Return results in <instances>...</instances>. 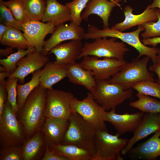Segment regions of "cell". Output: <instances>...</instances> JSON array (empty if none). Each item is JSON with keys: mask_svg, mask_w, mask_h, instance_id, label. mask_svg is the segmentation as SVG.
<instances>
[{"mask_svg": "<svg viewBox=\"0 0 160 160\" xmlns=\"http://www.w3.org/2000/svg\"><path fill=\"white\" fill-rule=\"evenodd\" d=\"M138 99L131 102L129 105L144 113L157 114L160 113V102L148 95L137 93Z\"/></svg>", "mask_w": 160, "mask_h": 160, "instance_id": "cell-29", "label": "cell"}, {"mask_svg": "<svg viewBox=\"0 0 160 160\" xmlns=\"http://www.w3.org/2000/svg\"><path fill=\"white\" fill-rule=\"evenodd\" d=\"M132 88L125 90L120 85L109 82L108 80H96L94 88L90 91L95 100L105 111L116 107L132 97Z\"/></svg>", "mask_w": 160, "mask_h": 160, "instance_id": "cell-5", "label": "cell"}, {"mask_svg": "<svg viewBox=\"0 0 160 160\" xmlns=\"http://www.w3.org/2000/svg\"><path fill=\"white\" fill-rule=\"evenodd\" d=\"M28 20H42L46 3L45 0H22Z\"/></svg>", "mask_w": 160, "mask_h": 160, "instance_id": "cell-30", "label": "cell"}, {"mask_svg": "<svg viewBox=\"0 0 160 160\" xmlns=\"http://www.w3.org/2000/svg\"><path fill=\"white\" fill-rule=\"evenodd\" d=\"M1 22L7 26H11L22 31V24L14 18L10 10L5 4L3 0H0Z\"/></svg>", "mask_w": 160, "mask_h": 160, "instance_id": "cell-38", "label": "cell"}, {"mask_svg": "<svg viewBox=\"0 0 160 160\" xmlns=\"http://www.w3.org/2000/svg\"><path fill=\"white\" fill-rule=\"evenodd\" d=\"M6 82L5 79L0 81V117L2 114L4 104L7 99Z\"/></svg>", "mask_w": 160, "mask_h": 160, "instance_id": "cell-39", "label": "cell"}, {"mask_svg": "<svg viewBox=\"0 0 160 160\" xmlns=\"http://www.w3.org/2000/svg\"><path fill=\"white\" fill-rule=\"evenodd\" d=\"M158 115V117H159V120H160V114H159V115Z\"/></svg>", "mask_w": 160, "mask_h": 160, "instance_id": "cell-49", "label": "cell"}, {"mask_svg": "<svg viewBox=\"0 0 160 160\" xmlns=\"http://www.w3.org/2000/svg\"><path fill=\"white\" fill-rule=\"evenodd\" d=\"M66 66L67 77L70 83L83 86L89 91L94 88L96 79L91 71L84 69L80 63L76 61Z\"/></svg>", "mask_w": 160, "mask_h": 160, "instance_id": "cell-23", "label": "cell"}, {"mask_svg": "<svg viewBox=\"0 0 160 160\" xmlns=\"http://www.w3.org/2000/svg\"><path fill=\"white\" fill-rule=\"evenodd\" d=\"M25 139L24 127L7 99L0 117V146L20 145Z\"/></svg>", "mask_w": 160, "mask_h": 160, "instance_id": "cell-8", "label": "cell"}, {"mask_svg": "<svg viewBox=\"0 0 160 160\" xmlns=\"http://www.w3.org/2000/svg\"><path fill=\"white\" fill-rule=\"evenodd\" d=\"M46 7L42 21L50 22L55 26L71 20L69 8L57 0H46Z\"/></svg>", "mask_w": 160, "mask_h": 160, "instance_id": "cell-25", "label": "cell"}, {"mask_svg": "<svg viewBox=\"0 0 160 160\" xmlns=\"http://www.w3.org/2000/svg\"><path fill=\"white\" fill-rule=\"evenodd\" d=\"M71 108L72 113L79 114L96 129H107L104 119L105 111L95 100L90 92L81 100L74 97Z\"/></svg>", "mask_w": 160, "mask_h": 160, "instance_id": "cell-9", "label": "cell"}, {"mask_svg": "<svg viewBox=\"0 0 160 160\" xmlns=\"http://www.w3.org/2000/svg\"><path fill=\"white\" fill-rule=\"evenodd\" d=\"M136 30L129 32H124L109 27L99 29L92 25H89L84 38L86 39H95L104 37H114L120 39L134 48L138 52L137 58L143 56L149 57L153 63H156L157 54L159 48L156 47H150L144 45L140 41L139 35L144 31V28L141 25L138 26Z\"/></svg>", "mask_w": 160, "mask_h": 160, "instance_id": "cell-2", "label": "cell"}, {"mask_svg": "<svg viewBox=\"0 0 160 160\" xmlns=\"http://www.w3.org/2000/svg\"><path fill=\"white\" fill-rule=\"evenodd\" d=\"M116 109L105 111L104 115L105 121L111 124L116 130L119 137L127 132L135 130L140 123L144 113L141 112L132 114L126 113L122 114L116 113Z\"/></svg>", "mask_w": 160, "mask_h": 160, "instance_id": "cell-15", "label": "cell"}, {"mask_svg": "<svg viewBox=\"0 0 160 160\" xmlns=\"http://www.w3.org/2000/svg\"><path fill=\"white\" fill-rule=\"evenodd\" d=\"M36 50L35 48L31 46L29 47L26 49H18L17 52L10 54L7 58L0 59V64L5 68L6 71L11 74L16 70L17 63L20 59Z\"/></svg>", "mask_w": 160, "mask_h": 160, "instance_id": "cell-31", "label": "cell"}, {"mask_svg": "<svg viewBox=\"0 0 160 160\" xmlns=\"http://www.w3.org/2000/svg\"><path fill=\"white\" fill-rule=\"evenodd\" d=\"M46 147L44 136L40 130H38L32 137L23 141L22 146L23 160H42Z\"/></svg>", "mask_w": 160, "mask_h": 160, "instance_id": "cell-22", "label": "cell"}, {"mask_svg": "<svg viewBox=\"0 0 160 160\" xmlns=\"http://www.w3.org/2000/svg\"><path fill=\"white\" fill-rule=\"evenodd\" d=\"M49 148L51 151L69 160H92L93 156L88 150L73 144L50 145Z\"/></svg>", "mask_w": 160, "mask_h": 160, "instance_id": "cell-26", "label": "cell"}, {"mask_svg": "<svg viewBox=\"0 0 160 160\" xmlns=\"http://www.w3.org/2000/svg\"><path fill=\"white\" fill-rule=\"evenodd\" d=\"M22 144L1 147L0 160H23Z\"/></svg>", "mask_w": 160, "mask_h": 160, "instance_id": "cell-36", "label": "cell"}, {"mask_svg": "<svg viewBox=\"0 0 160 160\" xmlns=\"http://www.w3.org/2000/svg\"><path fill=\"white\" fill-rule=\"evenodd\" d=\"M133 11V9L131 6H126L123 11L124 20L115 24L111 28L123 32L134 26L141 25L149 22L157 21L158 20L156 8H150L149 5L140 14L134 15L132 12Z\"/></svg>", "mask_w": 160, "mask_h": 160, "instance_id": "cell-17", "label": "cell"}, {"mask_svg": "<svg viewBox=\"0 0 160 160\" xmlns=\"http://www.w3.org/2000/svg\"><path fill=\"white\" fill-rule=\"evenodd\" d=\"M49 57L42 52L36 50L20 59L17 62V67L8 78L16 77L19 83L25 82V77L31 73L41 69L49 62Z\"/></svg>", "mask_w": 160, "mask_h": 160, "instance_id": "cell-14", "label": "cell"}, {"mask_svg": "<svg viewBox=\"0 0 160 160\" xmlns=\"http://www.w3.org/2000/svg\"><path fill=\"white\" fill-rule=\"evenodd\" d=\"M110 134L107 129H96L95 152L92 160H123L120 153L129 140Z\"/></svg>", "mask_w": 160, "mask_h": 160, "instance_id": "cell-7", "label": "cell"}, {"mask_svg": "<svg viewBox=\"0 0 160 160\" xmlns=\"http://www.w3.org/2000/svg\"><path fill=\"white\" fill-rule=\"evenodd\" d=\"M89 0H73L65 4L70 10L71 21L77 25L80 26L83 20L81 18L82 12L84 9Z\"/></svg>", "mask_w": 160, "mask_h": 160, "instance_id": "cell-33", "label": "cell"}, {"mask_svg": "<svg viewBox=\"0 0 160 160\" xmlns=\"http://www.w3.org/2000/svg\"><path fill=\"white\" fill-rule=\"evenodd\" d=\"M4 3L18 22L22 24L28 20L25 14V8L22 0H9L4 1Z\"/></svg>", "mask_w": 160, "mask_h": 160, "instance_id": "cell-34", "label": "cell"}, {"mask_svg": "<svg viewBox=\"0 0 160 160\" xmlns=\"http://www.w3.org/2000/svg\"><path fill=\"white\" fill-rule=\"evenodd\" d=\"M150 58L145 56L140 59L137 57L124 65L121 70L108 81L117 84L127 90L132 88L136 84L145 80L155 81L154 75L147 68Z\"/></svg>", "mask_w": 160, "mask_h": 160, "instance_id": "cell-4", "label": "cell"}, {"mask_svg": "<svg viewBox=\"0 0 160 160\" xmlns=\"http://www.w3.org/2000/svg\"><path fill=\"white\" fill-rule=\"evenodd\" d=\"M18 81L19 79L16 77L8 78L6 83L7 99L11 105L12 110L16 115L19 111L17 103V89Z\"/></svg>", "mask_w": 160, "mask_h": 160, "instance_id": "cell-35", "label": "cell"}, {"mask_svg": "<svg viewBox=\"0 0 160 160\" xmlns=\"http://www.w3.org/2000/svg\"><path fill=\"white\" fill-rule=\"evenodd\" d=\"M22 31L30 46L42 52L45 41L48 34L52 33L55 26L51 22L44 23L35 20H28L22 24Z\"/></svg>", "mask_w": 160, "mask_h": 160, "instance_id": "cell-12", "label": "cell"}, {"mask_svg": "<svg viewBox=\"0 0 160 160\" xmlns=\"http://www.w3.org/2000/svg\"><path fill=\"white\" fill-rule=\"evenodd\" d=\"M74 97L71 92L53 89H47L46 118L68 119L72 113L71 103Z\"/></svg>", "mask_w": 160, "mask_h": 160, "instance_id": "cell-10", "label": "cell"}, {"mask_svg": "<svg viewBox=\"0 0 160 160\" xmlns=\"http://www.w3.org/2000/svg\"><path fill=\"white\" fill-rule=\"evenodd\" d=\"M129 50L124 42L117 41L115 38L108 39L106 37H99L92 42L85 41L77 59L85 56H91L100 58H113L124 60L125 55Z\"/></svg>", "mask_w": 160, "mask_h": 160, "instance_id": "cell-6", "label": "cell"}, {"mask_svg": "<svg viewBox=\"0 0 160 160\" xmlns=\"http://www.w3.org/2000/svg\"><path fill=\"white\" fill-rule=\"evenodd\" d=\"M123 0H90L81 14L83 20H87L91 14L99 16L103 20L104 28L109 27V19L114 7L120 6Z\"/></svg>", "mask_w": 160, "mask_h": 160, "instance_id": "cell-18", "label": "cell"}, {"mask_svg": "<svg viewBox=\"0 0 160 160\" xmlns=\"http://www.w3.org/2000/svg\"><path fill=\"white\" fill-rule=\"evenodd\" d=\"M41 70L32 73L31 79L28 82L23 84H17V103L19 110L23 106L30 94L36 87L40 85Z\"/></svg>", "mask_w": 160, "mask_h": 160, "instance_id": "cell-28", "label": "cell"}, {"mask_svg": "<svg viewBox=\"0 0 160 160\" xmlns=\"http://www.w3.org/2000/svg\"><path fill=\"white\" fill-rule=\"evenodd\" d=\"M156 63L160 66V48L159 49L158 53L157 54Z\"/></svg>", "mask_w": 160, "mask_h": 160, "instance_id": "cell-47", "label": "cell"}, {"mask_svg": "<svg viewBox=\"0 0 160 160\" xmlns=\"http://www.w3.org/2000/svg\"><path fill=\"white\" fill-rule=\"evenodd\" d=\"M0 42L2 45L12 49H26L30 46L20 30L11 26H7V31Z\"/></svg>", "mask_w": 160, "mask_h": 160, "instance_id": "cell-27", "label": "cell"}, {"mask_svg": "<svg viewBox=\"0 0 160 160\" xmlns=\"http://www.w3.org/2000/svg\"><path fill=\"white\" fill-rule=\"evenodd\" d=\"M69 120L56 118H46L40 130L44 134L46 144H60L69 124Z\"/></svg>", "mask_w": 160, "mask_h": 160, "instance_id": "cell-21", "label": "cell"}, {"mask_svg": "<svg viewBox=\"0 0 160 160\" xmlns=\"http://www.w3.org/2000/svg\"><path fill=\"white\" fill-rule=\"evenodd\" d=\"M81 40H73L68 42L60 43L52 48L48 54L55 56L54 63L66 65L76 61L81 54L83 47Z\"/></svg>", "mask_w": 160, "mask_h": 160, "instance_id": "cell-19", "label": "cell"}, {"mask_svg": "<svg viewBox=\"0 0 160 160\" xmlns=\"http://www.w3.org/2000/svg\"><path fill=\"white\" fill-rule=\"evenodd\" d=\"M7 26L4 24L0 23V41H1L5 34L7 29Z\"/></svg>", "mask_w": 160, "mask_h": 160, "instance_id": "cell-44", "label": "cell"}, {"mask_svg": "<svg viewBox=\"0 0 160 160\" xmlns=\"http://www.w3.org/2000/svg\"><path fill=\"white\" fill-rule=\"evenodd\" d=\"M5 68L3 66H0V71L1 72H4L6 71Z\"/></svg>", "mask_w": 160, "mask_h": 160, "instance_id": "cell-48", "label": "cell"}, {"mask_svg": "<svg viewBox=\"0 0 160 160\" xmlns=\"http://www.w3.org/2000/svg\"><path fill=\"white\" fill-rule=\"evenodd\" d=\"M141 41L145 45H151L153 47H156L158 44H160V37L143 39Z\"/></svg>", "mask_w": 160, "mask_h": 160, "instance_id": "cell-41", "label": "cell"}, {"mask_svg": "<svg viewBox=\"0 0 160 160\" xmlns=\"http://www.w3.org/2000/svg\"><path fill=\"white\" fill-rule=\"evenodd\" d=\"M12 48L8 47L5 49H0V57H7L12 53L13 52Z\"/></svg>", "mask_w": 160, "mask_h": 160, "instance_id": "cell-43", "label": "cell"}, {"mask_svg": "<svg viewBox=\"0 0 160 160\" xmlns=\"http://www.w3.org/2000/svg\"><path fill=\"white\" fill-rule=\"evenodd\" d=\"M81 62L85 69L91 71L96 80H108L119 72L127 63L113 58H100L94 56L83 57Z\"/></svg>", "mask_w": 160, "mask_h": 160, "instance_id": "cell-11", "label": "cell"}, {"mask_svg": "<svg viewBox=\"0 0 160 160\" xmlns=\"http://www.w3.org/2000/svg\"><path fill=\"white\" fill-rule=\"evenodd\" d=\"M85 33L82 27L77 25L71 21L68 25L63 23L56 26L50 37L45 41L42 52L47 55L52 48L65 41L82 40Z\"/></svg>", "mask_w": 160, "mask_h": 160, "instance_id": "cell-13", "label": "cell"}, {"mask_svg": "<svg viewBox=\"0 0 160 160\" xmlns=\"http://www.w3.org/2000/svg\"><path fill=\"white\" fill-rule=\"evenodd\" d=\"M160 130V121L158 115L156 114L144 113L143 119L135 130L133 136L121 151L125 155L138 141L153 133Z\"/></svg>", "mask_w": 160, "mask_h": 160, "instance_id": "cell-16", "label": "cell"}, {"mask_svg": "<svg viewBox=\"0 0 160 160\" xmlns=\"http://www.w3.org/2000/svg\"><path fill=\"white\" fill-rule=\"evenodd\" d=\"M160 130L147 141L136 147L132 148L128 152V157L132 159L152 160L160 156Z\"/></svg>", "mask_w": 160, "mask_h": 160, "instance_id": "cell-20", "label": "cell"}, {"mask_svg": "<svg viewBox=\"0 0 160 160\" xmlns=\"http://www.w3.org/2000/svg\"><path fill=\"white\" fill-rule=\"evenodd\" d=\"M10 74L7 71L1 72L0 73V81L5 80L6 77H9Z\"/></svg>", "mask_w": 160, "mask_h": 160, "instance_id": "cell-46", "label": "cell"}, {"mask_svg": "<svg viewBox=\"0 0 160 160\" xmlns=\"http://www.w3.org/2000/svg\"><path fill=\"white\" fill-rule=\"evenodd\" d=\"M132 88L138 93L160 99V84L151 80L143 81L134 85Z\"/></svg>", "mask_w": 160, "mask_h": 160, "instance_id": "cell-32", "label": "cell"}, {"mask_svg": "<svg viewBox=\"0 0 160 160\" xmlns=\"http://www.w3.org/2000/svg\"><path fill=\"white\" fill-rule=\"evenodd\" d=\"M156 12L158 17V20L156 22H149L142 25L144 28V31L141 34L143 39L160 36V9L156 8Z\"/></svg>", "mask_w": 160, "mask_h": 160, "instance_id": "cell-37", "label": "cell"}, {"mask_svg": "<svg viewBox=\"0 0 160 160\" xmlns=\"http://www.w3.org/2000/svg\"><path fill=\"white\" fill-rule=\"evenodd\" d=\"M67 76L66 65L48 62L41 70L40 85L46 89H52L53 85Z\"/></svg>", "mask_w": 160, "mask_h": 160, "instance_id": "cell-24", "label": "cell"}, {"mask_svg": "<svg viewBox=\"0 0 160 160\" xmlns=\"http://www.w3.org/2000/svg\"><path fill=\"white\" fill-rule=\"evenodd\" d=\"M42 160H69L65 157L60 156L54 151H51L46 144V150Z\"/></svg>", "mask_w": 160, "mask_h": 160, "instance_id": "cell-40", "label": "cell"}, {"mask_svg": "<svg viewBox=\"0 0 160 160\" xmlns=\"http://www.w3.org/2000/svg\"><path fill=\"white\" fill-rule=\"evenodd\" d=\"M69 124L60 144L76 145L90 152H95L96 129L78 114L72 113Z\"/></svg>", "mask_w": 160, "mask_h": 160, "instance_id": "cell-3", "label": "cell"}, {"mask_svg": "<svg viewBox=\"0 0 160 160\" xmlns=\"http://www.w3.org/2000/svg\"><path fill=\"white\" fill-rule=\"evenodd\" d=\"M149 5L150 8H157L160 9V0H153V3Z\"/></svg>", "mask_w": 160, "mask_h": 160, "instance_id": "cell-45", "label": "cell"}, {"mask_svg": "<svg viewBox=\"0 0 160 160\" xmlns=\"http://www.w3.org/2000/svg\"><path fill=\"white\" fill-rule=\"evenodd\" d=\"M149 71L151 72H155L158 76L157 82L160 84V66L156 63H153L150 67Z\"/></svg>", "mask_w": 160, "mask_h": 160, "instance_id": "cell-42", "label": "cell"}, {"mask_svg": "<svg viewBox=\"0 0 160 160\" xmlns=\"http://www.w3.org/2000/svg\"><path fill=\"white\" fill-rule=\"evenodd\" d=\"M47 90L40 85L36 87L17 114V119L24 127L25 139L31 137L40 130L45 121Z\"/></svg>", "mask_w": 160, "mask_h": 160, "instance_id": "cell-1", "label": "cell"}]
</instances>
